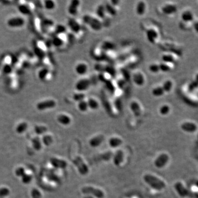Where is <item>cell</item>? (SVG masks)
<instances>
[{
	"instance_id": "obj_1",
	"label": "cell",
	"mask_w": 198,
	"mask_h": 198,
	"mask_svg": "<svg viewBox=\"0 0 198 198\" xmlns=\"http://www.w3.org/2000/svg\"><path fill=\"white\" fill-rule=\"evenodd\" d=\"M83 20L94 31H100L103 29V23L98 18H96L91 15H86L83 17Z\"/></svg>"
},
{
	"instance_id": "obj_2",
	"label": "cell",
	"mask_w": 198,
	"mask_h": 198,
	"mask_svg": "<svg viewBox=\"0 0 198 198\" xmlns=\"http://www.w3.org/2000/svg\"><path fill=\"white\" fill-rule=\"evenodd\" d=\"M145 182L148 184L152 188L158 191H161L166 187V184L164 181L157 178L152 174H146L144 177Z\"/></svg>"
},
{
	"instance_id": "obj_3",
	"label": "cell",
	"mask_w": 198,
	"mask_h": 198,
	"mask_svg": "<svg viewBox=\"0 0 198 198\" xmlns=\"http://www.w3.org/2000/svg\"><path fill=\"white\" fill-rule=\"evenodd\" d=\"M74 165L78 169L79 172L82 175H86L89 172V169L81 157H76L73 161Z\"/></svg>"
},
{
	"instance_id": "obj_4",
	"label": "cell",
	"mask_w": 198,
	"mask_h": 198,
	"mask_svg": "<svg viewBox=\"0 0 198 198\" xmlns=\"http://www.w3.org/2000/svg\"><path fill=\"white\" fill-rule=\"evenodd\" d=\"M161 11L164 15H171L177 12L178 7L173 3H167L162 6Z\"/></svg>"
},
{
	"instance_id": "obj_5",
	"label": "cell",
	"mask_w": 198,
	"mask_h": 198,
	"mask_svg": "<svg viewBox=\"0 0 198 198\" xmlns=\"http://www.w3.org/2000/svg\"><path fill=\"white\" fill-rule=\"evenodd\" d=\"M81 191L84 194L91 195L97 198H103L104 197V193L103 191L99 189L95 188L92 187H83L81 189Z\"/></svg>"
},
{
	"instance_id": "obj_6",
	"label": "cell",
	"mask_w": 198,
	"mask_h": 198,
	"mask_svg": "<svg viewBox=\"0 0 198 198\" xmlns=\"http://www.w3.org/2000/svg\"><path fill=\"white\" fill-rule=\"evenodd\" d=\"M56 106V103L55 101L51 99L42 101L37 104V108L39 111H44L54 108Z\"/></svg>"
},
{
	"instance_id": "obj_7",
	"label": "cell",
	"mask_w": 198,
	"mask_h": 198,
	"mask_svg": "<svg viewBox=\"0 0 198 198\" xmlns=\"http://www.w3.org/2000/svg\"><path fill=\"white\" fill-rule=\"evenodd\" d=\"M91 85L90 81L88 79H81L79 80L75 85V88L78 92L84 93L87 90Z\"/></svg>"
},
{
	"instance_id": "obj_8",
	"label": "cell",
	"mask_w": 198,
	"mask_h": 198,
	"mask_svg": "<svg viewBox=\"0 0 198 198\" xmlns=\"http://www.w3.org/2000/svg\"><path fill=\"white\" fill-rule=\"evenodd\" d=\"M25 20L20 17H12L8 20L7 24L12 28H18L22 27L25 24Z\"/></svg>"
},
{
	"instance_id": "obj_9",
	"label": "cell",
	"mask_w": 198,
	"mask_h": 198,
	"mask_svg": "<svg viewBox=\"0 0 198 198\" xmlns=\"http://www.w3.org/2000/svg\"><path fill=\"white\" fill-rule=\"evenodd\" d=\"M159 32L155 28H149L146 32V37L148 42L152 44H155L159 39Z\"/></svg>"
},
{
	"instance_id": "obj_10",
	"label": "cell",
	"mask_w": 198,
	"mask_h": 198,
	"mask_svg": "<svg viewBox=\"0 0 198 198\" xmlns=\"http://www.w3.org/2000/svg\"><path fill=\"white\" fill-rule=\"evenodd\" d=\"M178 55L174 52H169V53H166L162 55L161 57V59L162 62H169L176 64L179 61Z\"/></svg>"
},
{
	"instance_id": "obj_11",
	"label": "cell",
	"mask_w": 198,
	"mask_h": 198,
	"mask_svg": "<svg viewBox=\"0 0 198 198\" xmlns=\"http://www.w3.org/2000/svg\"><path fill=\"white\" fill-rule=\"evenodd\" d=\"M81 1L79 0H72L68 7V12L72 16H76L78 14Z\"/></svg>"
},
{
	"instance_id": "obj_12",
	"label": "cell",
	"mask_w": 198,
	"mask_h": 198,
	"mask_svg": "<svg viewBox=\"0 0 198 198\" xmlns=\"http://www.w3.org/2000/svg\"><path fill=\"white\" fill-rule=\"evenodd\" d=\"M68 26L71 31L77 34L81 32V27L80 23L74 18H70L68 21Z\"/></svg>"
},
{
	"instance_id": "obj_13",
	"label": "cell",
	"mask_w": 198,
	"mask_h": 198,
	"mask_svg": "<svg viewBox=\"0 0 198 198\" xmlns=\"http://www.w3.org/2000/svg\"><path fill=\"white\" fill-rule=\"evenodd\" d=\"M181 21L189 23H193L195 20V16L194 13L189 10L184 11L181 15Z\"/></svg>"
},
{
	"instance_id": "obj_14",
	"label": "cell",
	"mask_w": 198,
	"mask_h": 198,
	"mask_svg": "<svg viewBox=\"0 0 198 198\" xmlns=\"http://www.w3.org/2000/svg\"><path fill=\"white\" fill-rule=\"evenodd\" d=\"M169 161V157L166 154H163L160 155L156 159L155 161V165L157 168H162L166 165L167 162Z\"/></svg>"
},
{
	"instance_id": "obj_15",
	"label": "cell",
	"mask_w": 198,
	"mask_h": 198,
	"mask_svg": "<svg viewBox=\"0 0 198 198\" xmlns=\"http://www.w3.org/2000/svg\"><path fill=\"white\" fill-rule=\"evenodd\" d=\"M132 80L135 85L139 86H142L145 83V77L142 73L137 72L133 74Z\"/></svg>"
},
{
	"instance_id": "obj_16",
	"label": "cell",
	"mask_w": 198,
	"mask_h": 198,
	"mask_svg": "<svg viewBox=\"0 0 198 198\" xmlns=\"http://www.w3.org/2000/svg\"><path fill=\"white\" fill-rule=\"evenodd\" d=\"M50 162L52 165L56 169H65L67 166V162L55 157L50 159Z\"/></svg>"
},
{
	"instance_id": "obj_17",
	"label": "cell",
	"mask_w": 198,
	"mask_h": 198,
	"mask_svg": "<svg viewBox=\"0 0 198 198\" xmlns=\"http://www.w3.org/2000/svg\"><path fill=\"white\" fill-rule=\"evenodd\" d=\"M88 71V65L84 62L79 63L75 67V72L76 73L80 76H83L86 74Z\"/></svg>"
},
{
	"instance_id": "obj_18",
	"label": "cell",
	"mask_w": 198,
	"mask_h": 198,
	"mask_svg": "<svg viewBox=\"0 0 198 198\" xmlns=\"http://www.w3.org/2000/svg\"><path fill=\"white\" fill-rule=\"evenodd\" d=\"M175 66L176 64H174L169 63V62H162L161 63L159 64L160 71L165 73L173 71L174 69L175 68Z\"/></svg>"
},
{
	"instance_id": "obj_19",
	"label": "cell",
	"mask_w": 198,
	"mask_h": 198,
	"mask_svg": "<svg viewBox=\"0 0 198 198\" xmlns=\"http://www.w3.org/2000/svg\"><path fill=\"white\" fill-rule=\"evenodd\" d=\"M130 110L136 117H139L142 113V110L139 103L136 101H133L130 104Z\"/></svg>"
},
{
	"instance_id": "obj_20",
	"label": "cell",
	"mask_w": 198,
	"mask_h": 198,
	"mask_svg": "<svg viewBox=\"0 0 198 198\" xmlns=\"http://www.w3.org/2000/svg\"><path fill=\"white\" fill-rule=\"evenodd\" d=\"M146 8H147V5L144 1H140L139 2H138L136 6V10H135L137 15L140 16H142L143 15H144L146 11Z\"/></svg>"
},
{
	"instance_id": "obj_21",
	"label": "cell",
	"mask_w": 198,
	"mask_h": 198,
	"mask_svg": "<svg viewBox=\"0 0 198 198\" xmlns=\"http://www.w3.org/2000/svg\"><path fill=\"white\" fill-rule=\"evenodd\" d=\"M181 128L182 130L187 132H193L196 130L197 127L194 123L192 122H185L181 125Z\"/></svg>"
},
{
	"instance_id": "obj_22",
	"label": "cell",
	"mask_w": 198,
	"mask_h": 198,
	"mask_svg": "<svg viewBox=\"0 0 198 198\" xmlns=\"http://www.w3.org/2000/svg\"><path fill=\"white\" fill-rule=\"evenodd\" d=\"M18 10L21 14L24 15H29L32 14V10L28 5L21 4L18 6Z\"/></svg>"
},
{
	"instance_id": "obj_23",
	"label": "cell",
	"mask_w": 198,
	"mask_h": 198,
	"mask_svg": "<svg viewBox=\"0 0 198 198\" xmlns=\"http://www.w3.org/2000/svg\"><path fill=\"white\" fill-rule=\"evenodd\" d=\"M106 13H107L106 11L105 5L101 4L99 6H98L96 9V14L97 15L98 18H99L100 20L104 18Z\"/></svg>"
},
{
	"instance_id": "obj_24",
	"label": "cell",
	"mask_w": 198,
	"mask_h": 198,
	"mask_svg": "<svg viewBox=\"0 0 198 198\" xmlns=\"http://www.w3.org/2000/svg\"><path fill=\"white\" fill-rule=\"evenodd\" d=\"M103 140H104V137L103 135H98L92 138L90 140L89 144L90 145L91 147H99L103 143Z\"/></svg>"
},
{
	"instance_id": "obj_25",
	"label": "cell",
	"mask_w": 198,
	"mask_h": 198,
	"mask_svg": "<svg viewBox=\"0 0 198 198\" xmlns=\"http://www.w3.org/2000/svg\"><path fill=\"white\" fill-rule=\"evenodd\" d=\"M57 120L59 123L64 125H69L71 122V118L69 117L68 116L64 114L59 115L57 116Z\"/></svg>"
},
{
	"instance_id": "obj_26",
	"label": "cell",
	"mask_w": 198,
	"mask_h": 198,
	"mask_svg": "<svg viewBox=\"0 0 198 198\" xmlns=\"http://www.w3.org/2000/svg\"><path fill=\"white\" fill-rule=\"evenodd\" d=\"M106 13L111 16H116L117 15V10L116 7L110 3H106L105 5Z\"/></svg>"
},
{
	"instance_id": "obj_27",
	"label": "cell",
	"mask_w": 198,
	"mask_h": 198,
	"mask_svg": "<svg viewBox=\"0 0 198 198\" xmlns=\"http://www.w3.org/2000/svg\"><path fill=\"white\" fill-rule=\"evenodd\" d=\"M123 159V153L122 151L118 150L116 152L115 156L113 157V162L116 166H120V164L122 163Z\"/></svg>"
},
{
	"instance_id": "obj_28",
	"label": "cell",
	"mask_w": 198,
	"mask_h": 198,
	"mask_svg": "<svg viewBox=\"0 0 198 198\" xmlns=\"http://www.w3.org/2000/svg\"><path fill=\"white\" fill-rule=\"evenodd\" d=\"M152 95L155 97H161L164 95L165 94L164 89L162 87V86H158L156 87H155L152 89Z\"/></svg>"
},
{
	"instance_id": "obj_29",
	"label": "cell",
	"mask_w": 198,
	"mask_h": 198,
	"mask_svg": "<svg viewBox=\"0 0 198 198\" xmlns=\"http://www.w3.org/2000/svg\"><path fill=\"white\" fill-rule=\"evenodd\" d=\"M88 103V108L91 110H97L99 108V103L98 100H96L94 98H89L87 100Z\"/></svg>"
},
{
	"instance_id": "obj_30",
	"label": "cell",
	"mask_w": 198,
	"mask_h": 198,
	"mask_svg": "<svg viewBox=\"0 0 198 198\" xmlns=\"http://www.w3.org/2000/svg\"><path fill=\"white\" fill-rule=\"evenodd\" d=\"M49 73H50V71H49V69H47V68H43L41 69L38 72L37 76H38V78L40 80L42 81H45L49 76Z\"/></svg>"
},
{
	"instance_id": "obj_31",
	"label": "cell",
	"mask_w": 198,
	"mask_h": 198,
	"mask_svg": "<svg viewBox=\"0 0 198 198\" xmlns=\"http://www.w3.org/2000/svg\"><path fill=\"white\" fill-rule=\"evenodd\" d=\"M52 45L56 47H60L64 45V41L59 36H55L51 40Z\"/></svg>"
},
{
	"instance_id": "obj_32",
	"label": "cell",
	"mask_w": 198,
	"mask_h": 198,
	"mask_svg": "<svg viewBox=\"0 0 198 198\" xmlns=\"http://www.w3.org/2000/svg\"><path fill=\"white\" fill-rule=\"evenodd\" d=\"M161 86L164 89L165 93H169L172 89L173 86H174V83H173L172 81H171V80H167L165 81H164V83Z\"/></svg>"
},
{
	"instance_id": "obj_33",
	"label": "cell",
	"mask_w": 198,
	"mask_h": 198,
	"mask_svg": "<svg viewBox=\"0 0 198 198\" xmlns=\"http://www.w3.org/2000/svg\"><path fill=\"white\" fill-rule=\"evenodd\" d=\"M67 28L63 24H59L55 26V33L57 36H59L60 35L64 34L66 32Z\"/></svg>"
},
{
	"instance_id": "obj_34",
	"label": "cell",
	"mask_w": 198,
	"mask_h": 198,
	"mask_svg": "<svg viewBox=\"0 0 198 198\" xmlns=\"http://www.w3.org/2000/svg\"><path fill=\"white\" fill-rule=\"evenodd\" d=\"M179 26L180 27L181 29L185 30V31H188V30L193 29V23L181 21L179 23Z\"/></svg>"
},
{
	"instance_id": "obj_35",
	"label": "cell",
	"mask_w": 198,
	"mask_h": 198,
	"mask_svg": "<svg viewBox=\"0 0 198 198\" xmlns=\"http://www.w3.org/2000/svg\"><path fill=\"white\" fill-rule=\"evenodd\" d=\"M44 7L47 11H52L56 7V3L52 0H46L44 1Z\"/></svg>"
},
{
	"instance_id": "obj_36",
	"label": "cell",
	"mask_w": 198,
	"mask_h": 198,
	"mask_svg": "<svg viewBox=\"0 0 198 198\" xmlns=\"http://www.w3.org/2000/svg\"><path fill=\"white\" fill-rule=\"evenodd\" d=\"M122 141L117 138H112L109 140V144L112 147H117L122 144Z\"/></svg>"
},
{
	"instance_id": "obj_37",
	"label": "cell",
	"mask_w": 198,
	"mask_h": 198,
	"mask_svg": "<svg viewBox=\"0 0 198 198\" xmlns=\"http://www.w3.org/2000/svg\"><path fill=\"white\" fill-rule=\"evenodd\" d=\"M85 98H86V94L84 93H81V92L74 93L73 95L74 100L77 101V103L84 100Z\"/></svg>"
},
{
	"instance_id": "obj_38",
	"label": "cell",
	"mask_w": 198,
	"mask_h": 198,
	"mask_svg": "<svg viewBox=\"0 0 198 198\" xmlns=\"http://www.w3.org/2000/svg\"><path fill=\"white\" fill-rule=\"evenodd\" d=\"M78 108L79 110L81 111V112H86L89 108L87 101L84 100L78 103Z\"/></svg>"
},
{
	"instance_id": "obj_39",
	"label": "cell",
	"mask_w": 198,
	"mask_h": 198,
	"mask_svg": "<svg viewBox=\"0 0 198 198\" xmlns=\"http://www.w3.org/2000/svg\"><path fill=\"white\" fill-rule=\"evenodd\" d=\"M33 146L35 149L40 150L42 149V143L39 138H34L32 140Z\"/></svg>"
},
{
	"instance_id": "obj_40",
	"label": "cell",
	"mask_w": 198,
	"mask_h": 198,
	"mask_svg": "<svg viewBox=\"0 0 198 198\" xmlns=\"http://www.w3.org/2000/svg\"><path fill=\"white\" fill-rule=\"evenodd\" d=\"M34 52L36 56L37 57V58L39 59H43L45 57V52L43 50H42L39 47H35L34 50Z\"/></svg>"
},
{
	"instance_id": "obj_41",
	"label": "cell",
	"mask_w": 198,
	"mask_h": 198,
	"mask_svg": "<svg viewBox=\"0 0 198 198\" xmlns=\"http://www.w3.org/2000/svg\"><path fill=\"white\" fill-rule=\"evenodd\" d=\"M28 128V125L27 123L22 122L18 125L16 128V132L19 134H22L27 130Z\"/></svg>"
},
{
	"instance_id": "obj_42",
	"label": "cell",
	"mask_w": 198,
	"mask_h": 198,
	"mask_svg": "<svg viewBox=\"0 0 198 198\" xmlns=\"http://www.w3.org/2000/svg\"><path fill=\"white\" fill-rule=\"evenodd\" d=\"M149 70L152 73L156 74L160 72L159 64H152L149 66Z\"/></svg>"
},
{
	"instance_id": "obj_43",
	"label": "cell",
	"mask_w": 198,
	"mask_h": 198,
	"mask_svg": "<svg viewBox=\"0 0 198 198\" xmlns=\"http://www.w3.org/2000/svg\"><path fill=\"white\" fill-rule=\"evenodd\" d=\"M170 110H171V108L169 107V106L168 105H164L161 106L160 108L159 112L162 115H167L170 112Z\"/></svg>"
},
{
	"instance_id": "obj_44",
	"label": "cell",
	"mask_w": 198,
	"mask_h": 198,
	"mask_svg": "<svg viewBox=\"0 0 198 198\" xmlns=\"http://www.w3.org/2000/svg\"><path fill=\"white\" fill-rule=\"evenodd\" d=\"M113 153L112 152H107L104 154H101L99 156L98 159L100 160H103L105 161H108L110 159H111V157H112Z\"/></svg>"
},
{
	"instance_id": "obj_45",
	"label": "cell",
	"mask_w": 198,
	"mask_h": 198,
	"mask_svg": "<svg viewBox=\"0 0 198 198\" xmlns=\"http://www.w3.org/2000/svg\"><path fill=\"white\" fill-rule=\"evenodd\" d=\"M13 67L10 64H6L3 66L2 72L3 73L8 75L12 72Z\"/></svg>"
},
{
	"instance_id": "obj_46",
	"label": "cell",
	"mask_w": 198,
	"mask_h": 198,
	"mask_svg": "<svg viewBox=\"0 0 198 198\" xmlns=\"http://www.w3.org/2000/svg\"><path fill=\"white\" fill-rule=\"evenodd\" d=\"M35 132L37 134L41 135L45 133L47 130L46 127L42 125H37L35 127Z\"/></svg>"
},
{
	"instance_id": "obj_47",
	"label": "cell",
	"mask_w": 198,
	"mask_h": 198,
	"mask_svg": "<svg viewBox=\"0 0 198 198\" xmlns=\"http://www.w3.org/2000/svg\"><path fill=\"white\" fill-rule=\"evenodd\" d=\"M42 142L46 146H49L53 143V139L51 136L49 135H45L42 138Z\"/></svg>"
},
{
	"instance_id": "obj_48",
	"label": "cell",
	"mask_w": 198,
	"mask_h": 198,
	"mask_svg": "<svg viewBox=\"0 0 198 198\" xmlns=\"http://www.w3.org/2000/svg\"><path fill=\"white\" fill-rule=\"evenodd\" d=\"M22 182L24 184L29 183L30 182L32 181V176L30 174H25L24 176L22 177Z\"/></svg>"
},
{
	"instance_id": "obj_49",
	"label": "cell",
	"mask_w": 198,
	"mask_h": 198,
	"mask_svg": "<svg viewBox=\"0 0 198 198\" xmlns=\"http://www.w3.org/2000/svg\"><path fill=\"white\" fill-rule=\"evenodd\" d=\"M32 198H41L42 194L37 189H33L31 192Z\"/></svg>"
},
{
	"instance_id": "obj_50",
	"label": "cell",
	"mask_w": 198,
	"mask_h": 198,
	"mask_svg": "<svg viewBox=\"0 0 198 198\" xmlns=\"http://www.w3.org/2000/svg\"><path fill=\"white\" fill-rule=\"evenodd\" d=\"M10 194V191L7 188H1L0 189V197H5Z\"/></svg>"
},
{
	"instance_id": "obj_51",
	"label": "cell",
	"mask_w": 198,
	"mask_h": 198,
	"mask_svg": "<svg viewBox=\"0 0 198 198\" xmlns=\"http://www.w3.org/2000/svg\"><path fill=\"white\" fill-rule=\"evenodd\" d=\"M15 174L16 176L18 177H22L25 174V169L23 167H19L16 170H15Z\"/></svg>"
},
{
	"instance_id": "obj_52",
	"label": "cell",
	"mask_w": 198,
	"mask_h": 198,
	"mask_svg": "<svg viewBox=\"0 0 198 198\" xmlns=\"http://www.w3.org/2000/svg\"><path fill=\"white\" fill-rule=\"evenodd\" d=\"M193 29L196 33L198 34V20L195 19L193 22Z\"/></svg>"
},
{
	"instance_id": "obj_53",
	"label": "cell",
	"mask_w": 198,
	"mask_h": 198,
	"mask_svg": "<svg viewBox=\"0 0 198 198\" xmlns=\"http://www.w3.org/2000/svg\"><path fill=\"white\" fill-rule=\"evenodd\" d=\"M44 24L46 25V26H52V25L54 24V22H52L51 20H44Z\"/></svg>"
},
{
	"instance_id": "obj_54",
	"label": "cell",
	"mask_w": 198,
	"mask_h": 198,
	"mask_svg": "<svg viewBox=\"0 0 198 198\" xmlns=\"http://www.w3.org/2000/svg\"><path fill=\"white\" fill-rule=\"evenodd\" d=\"M195 81H196L198 83V72L196 74V76H195Z\"/></svg>"
},
{
	"instance_id": "obj_55",
	"label": "cell",
	"mask_w": 198,
	"mask_h": 198,
	"mask_svg": "<svg viewBox=\"0 0 198 198\" xmlns=\"http://www.w3.org/2000/svg\"><path fill=\"white\" fill-rule=\"evenodd\" d=\"M84 198H94L93 196H85Z\"/></svg>"
}]
</instances>
